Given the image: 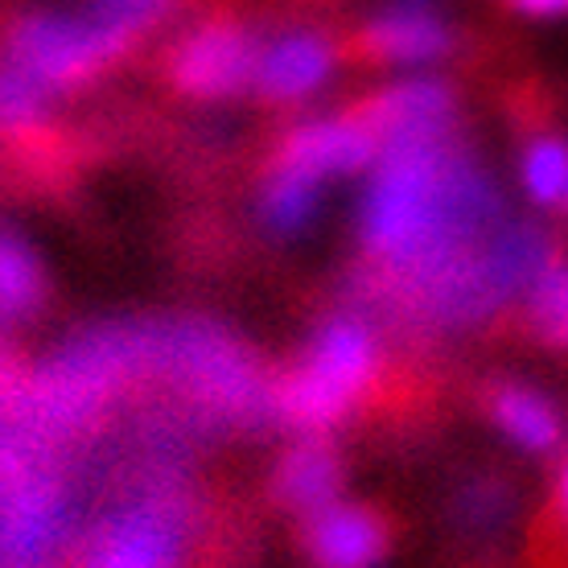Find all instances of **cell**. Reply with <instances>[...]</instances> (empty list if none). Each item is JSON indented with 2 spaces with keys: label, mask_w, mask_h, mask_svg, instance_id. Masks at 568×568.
Listing matches in <instances>:
<instances>
[{
  "label": "cell",
  "mask_w": 568,
  "mask_h": 568,
  "mask_svg": "<svg viewBox=\"0 0 568 568\" xmlns=\"http://www.w3.org/2000/svg\"><path fill=\"white\" fill-rule=\"evenodd\" d=\"M375 371V346L355 322H334L281 387V413L301 428L334 425Z\"/></svg>",
  "instance_id": "obj_1"
},
{
  "label": "cell",
  "mask_w": 568,
  "mask_h": 568,
  "mask_svg": "<svg viewBox=\"0 0 568 568\" xmlns=\"http://www.w3.org/2000/svg\"><path fill=\"white\" fill-rule=\"evenodd\" d=\"M136 38L103 21H74V17L33 13L9 29V58L42 87H71L91 74L108 71Z\"/></svg>",
  "instance_id": "obj_2"
},
{
  "label": "cell",
  "mask_w": 568,
  "mask_h": 568,
  "mask_svg": "<svg viewBox=\"0 0 568 568\" xmlns=\"http://www.w3.org/2000/svg\"><path fill=\"white\" fill-rule=\"evenodd\" d=\"M165 67H170L178 91L194 95V100H223V95H235L247 83H256L260 45L240 21L214 17V21L190 29L182 42L173 45Z\"/></svg>",
  "instance_id": "obj_3"
},
{
  "label": "cell",
  "mask_w": 568,
  "mask_h": 568,
  "mask_svg": "<svg viewBox=\"0 0 568 568\" xmlns=\"http://www.w3.org/2000/svg\"><path fill=\"white\" fill-rule=\"evenodd\" d=\"M379 149V136L358 112L338 115V120H317L297 129L281 149L284 170H297L313 182H322L329 173H355L358 165H367Z\"/></svg>",
  "instance_id": "obj_4"
},
{
  "label": "cell",
  "mask_w": 568,
  "mask_h": 568,
  "mask_svg": "<svg viewBox=\"0 0 568 568\" xmlns=\"http://www.w3.org/2000/svg\"><path fill=\"white\" fill-rule=\"evenodd\" d=\"M305 552L317 568H375L387 552V527L367 507L329 503L305 524Z\"/></svg>",
  "instance_id": "obj_5"
},
{
  "label": "cell",
  "mask_w": 568,
  "mask_h": 568,
  "mask_svg": "<svg viewBox=\"0 0 568 568\" xmlns=\"http://www.w3.org/2000/svg\"><path fill=\"white\" fill-rule=\"evenodd\" d=\"M449 91L440 83H404L392 87L384 95L363 103V120H367L379 141L392 144H416L437 141V132L449 120Z\"/></svg>",
  "instance_id": "obj_6"
},
{
  "label": "cell",
  "mask_w": 568,
  "mask_h": 568,
  "mask_svg": "<svg viewBox=\"0 0 568 568\" xmlns=\"http://www.w3.org/2000/svg\"><path fill=\"white\" fill-rule=\"evenodd\" d=\"M334 50L317 33H288L260 54L256 83L268 100H301L329 79Z\"/></svg>",
  "instance_id": "obj_7"
},
{
  "label": "cell",
  "mask_w": 568,
  "mask_h": 568,
  "mask_svg": "<svg viewBox=\"0 0 568 568\" xmlns=\"http://www.w3.org/2000/svg\"><path fill=\"white\" fill-rule=\"evenodd\" d=\"M355 50L371 62H428L449 50V29L437 17L404 9L358 29Z\"/></svg>",
  "instance_id": "obj_8"
},
{
  "label": "cell",
  "mask_w": 568,
  "mask_h": 568,
  "mask_svg": "<svg viewBox=\"0 0 568 568\" xmlns=\"http://www.w3.org/2000/svg\"><path fill=\"white\" fill-rule=\"evenodd\" d=\"M91 568H173L170 527L153 515H124L103 531Z\"/></svg>",
  "instance_id": "obj_9"
},
{
  "label": "cell",
  "mask_w": 568,
  "mask_h": 568,
  "mask_svg": "<svg viewBox=\"0 0 568 568\" xmlns=\"http://www.w3.org/2000/svg\"><path fill=\"white\" fill-rule=\"evenodd\" d=\"M281 498L284 503H293L301 511H322L329 503H338V486H342V469H338V457L329 454L322 440H305L297 445L293 454L284 457L281 466Z\"/></svg>",
  "instance_id": "obj_10"
},
{
  "label": "cell",
  "mask_w": 568,
  "mask_h": 568,
  "mask_svg": "<svg viewBox=\"0 0 568 568\" xmlns=\"http://www.w3.org/2000/svg\"><path fill=\"white\" fill-rule=\"evenodd\" d=\"M490 416L495 425L531 454H548L560 440V416L552 413V404L527 387H498L490 396Z\"/></svg>",
  "instance_id": "obj_11"
},
{
  "label": "cell",
  "mask_w": 568,
  "mask_h": 568,
  "mask_svg": "<svg viewBox=\"0 0 568 568\" xmlns=\"http://www.w3.org/2000/svg\"><path fill=\"white\" fill-rule=\"evenodd\" d=\"M527 326L544 346L568 351V260L548 256L544 268L531 276V284H527Z\"/></svg>",
  "instance_id": "obj_12"
},
{
  "label": "cell",
  "mask_w": 568,
  "mask_h": 568,
  "mask_svg": "<svg viewBox=\"0 0 568 568\" xmlns=\"http://www.w3.org/2000/svg\"><path fill=\"white\" fill-rule=\"evenodd\" d=\"M45 297V281L29 247L0 235V313H29Z\"/></svg>",
  "instance_id": "obj_13"
},
{
  "label": "cell",
  "mask_w": 568,
  "mask_h": 568,
  "mask_svg": "<svg viewBox=\"0 0 568 568\" xmlns=\"http://www.w3.org/2000/svg\"><path fill=\"white\" fill-rule=\"evenodd\" d=\"M317 211V182L297 170L276 165L268 190H264V219L276 231H297L305 227Z\"/></svg>",
  "instance_id": "obj_14"
},
{
  "label": "cell",
  "mask_w": 568,
  "mask_h": 568,
  "mask_svg": "<svg viewBox=\"0 0 568 568\" xmlns=\"http://www.w3.org/2000/svg\"><path fill=\"white\" fill-rule=\"evenodd\" d=\"M524 185L536 202H568V144L544 136L524 156Z\"/></svg>",
  "instance_id": "obj_15"
},
{
  "label": "cell",
  "mask_w": 568,
  "mask_h": 568,
  "mask_svg": "<svg viewBox=\"0 0 568 568\" xmlns=\"http://www.w3.org/2000/svg\"><path fill=\"white\" fill-rule=\"evenodd\" d=\"M42 103V83H33L26 71H0V124H17V120H29Z\"/></svg>",
  "instance_id": "obj_16"
},
{
  "label": "cell",
  "mask_w": 568,
  "mask_h": 568,
  "mask_svg": "<svg viewBox=\"0 0 568 568\" xmlns=\"http://www.w3.org/2000/svg\"><path fill=\"white\" fill-rule=\"evenodd\" d=\"M552 531H556V540L565 544V552H568V466H565V474H560V483H556V498H552Z\"/></svg>",
  "instance_id": "obj_17"
},
{
  "label": "cell",
  "mask_w": 568,
  "mask_h": 568,
  "mask_svg": "<svg viewBox=\"0 0 568 568\" xmlns=\"http://www.w3.org/2000/svg\"><path fill=\"white\" fill-rule=\"evenodd\" d=\"M515 9H524L531 17H552V13H568V0H511Z\"/></svg>",
  "instance_id": "obj_18"
}]
</instances>
